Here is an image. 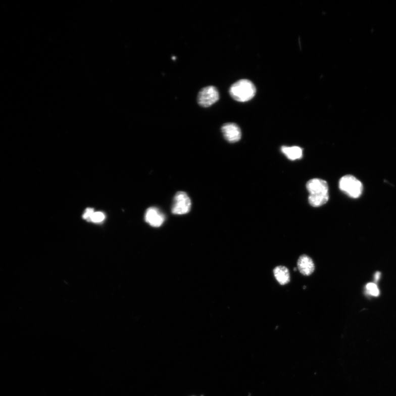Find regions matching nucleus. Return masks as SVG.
<instances>
[{"mask_svg": "<svg viewBox=\"0 0 396 396\" xmlns=\"http://www.w3.org/2000/svg\"><path fill=\"white\" fill-rule=\"evenodd\" d=\"M221 130L225 138L230 143L238 141L242 137L241 130L236 123H226L222 126Z\"/></svg>", "mask_w": 396, "mask_h": 396, "instance_id": "nucleus-5", "label": "nucleus"}, {"mask_svg": "<svg viewBox=\"0 0 396 396\" xmlns=\"http://www.w3.org/2000/svg\"><path fill=\"white\" fill-rule=\"evenodd\" d=\"M230 94L232 97L239 102H249L256 94L255 85L247 79H240L231 86Z\"/></svg>", "mask_w": 396, "mask_h": 396, "instance_id": "nucleus-1", "label": "nucleus"}, {"mask_svg": "<svg viewBox=\"0 0 396 396\" xmlns=\"http://www.w3.org/2000/svg\"><path fill=\"white\" fill-rule=\"evenodd\" d=\"M145 219L146 222L152 226L159 227L163 224L165 216L159 209L152 207L146 210Z\"/></svg>", "mask_w": 396, "mask_h": 396, "instance_id": "nucleus-6", "label": "nucleus"}, {"mask_svg": "<svg viewBox=\"0 0 396 396\" xmlns=\"http://www.w3.org/2000/svg\"><path fill=\"white\" fill-rule=\"evenodd\" d=\"M105 219V215L102 212H94L90 219V221L94 223H101Z\"/></svg>", "mask_w": 396, "mask_h": 396, "instance_id": "nucleus-13", "label": "nucleus"}, {"mask_svg": "<svg viewBox=\"0 0 396 396\" xmlns=\"http://www.w3.org/2000/svg\"><path fill=\"white\" fill-rule=\"evenodd\" d=\"M191 205L190 199L187 193L179 191L174 197L172 212L175 215L186 214L190 212Z\"/></svg>", "mask_w": 396, "mask_h": 396, "instance_id": "nucleus-4", "label": "nucleus"}, {"mask_svg": "<svg viewBox=\"0 0 396 396\" xmlns=\"http://www.w3.org/2000/svg\"><path fill=\"white\" fill-rule=\"evenodd\" d=\"M274 274L277 282L281 285H285L290 281V275L288 269L283 266H278L274 270Z\"/></svg>", "mask_w": 396, "mask_h": 396, "instance_id": "nucleus-9", "label": "nucleus"}, {"mask_svg": "<svg viewBox=\"0 0 396 396\" xmlns=\"http://www.w3.org/2000/svg\"><path fill=\"white\" fill-rule=\"evenodd\" d=\"M339 187L343 192L353 198L360 197L363 189L362 182L352 175L342 177L340 179Z\"/></svg>", "mask_w": 396, "mask_h": 396, "instance_id": "nucleus-2", "label": "nucleus"}, {"mask_svg": "<svg viewBox=\"0 0 396 396\" xmlns=\"http://www.w3.org/2000/svg\"><path fill=\"white\" fill-rule=\"evenodd\" d=\"M380 275H381L380 272H376L374 276L376 281H377L380 279Z\"/></svg>", "mask_w": 396, "mask_h": 396, "instance_id": "nucleus-15", "label": "nucleus"}, {"mask_svg": "<svg viewBox=\"0 0 396 396\" xmlns=\"http://www.w3.org/2000/svg\"><path fill=\"white\" fill-rule=\"evenodd\" d=\"M219 97L217 88L214 86H208L200 91L197 96V103L202 107L208 108L217 102Z\"/></svg>", "mask_w": 396, "mask_h": 396, "instance_id": "nucleus-3", "label": "nucleus"}, {"mask_svg": "<svg viewBox=\"0 0 396 396\" xmlns=\"http://www.w3.org/2000/svg\"><path fill=\"white\" fill-rule=\"evenodd\" d=\"M329 199V193L310 194L308 198L309 204L314 207H319L324 205Z\"/></svg>", "mask_w": 396, "mask_h": 396, "instance_id": "nucleus-10", "label": "nucleus"}, {"mask_svg": "<svg viewBox=\"0 0 396 396\" xmlns=\"http://www.w3.org/2000/svg\"><path fill=\"white\" fill-rule=\"evenodd\" d=\"M94 213V210L92 208H88L86 209L83 216V218L84 220L90 221V219L92 214Z\"/></svg>", "mask_w": 396, "mask_h": 396, "instance_id": "nucleus-14", "label": "nucleus"}, {"mask_svg": "<svg viewBox=\"0 0 396 396\" xmlns=\"http://www.w3.org/2000/svg\"><path fill=\"white\" fill-rule=\"evenodd\" d=\"M366 289L368 293L371 295L377 296L380 294L379 289L374 283H369L367 284Z\"/></svg>", "mask_w": 396, "mask_h": 396, "instance_id": "nucleus-12", "label": "nucleus"}, {"mask_svg": "<svg viewBox=\"0 0 396 396\" xmlns=\"http://www.w3.org/2000/svg\"><path fill=\"white\" fill-rule=\"evenodd\" d=\"M297 265L301 273L305 276L311 275L315 270L313 260L307 255H302L300 257Z\"/></svg>", "mask_w": 396, "mask_h": 396, "instance_id": "nucleus-8", "label": "nucleus"}, {"mask_svg": "<svg viewBox=\"0 0 396 396\" xmlns=\"http://www.w3.org/2000/svg\"><path fill=\"white\" fill-rule=\"evenodd\" d=\"M282 152L290 160L300 159L303 156V151L299 146H283Z\"/></svg>", "mask_w": 396, "mask_h": 396, "instance_id": "nucleus-11", "label": "nucleus"}, {"mask_svg": "<svg viewBox=\"0 0 396 396\" xmlns=\"http://www.w3.org/2000/svg\"><path fill=\"white\" fill-rule=\"evenodd\" d=\"M307 189L310 194L329 193V185L323 179L314 178L307 183Z\"/></svg>", "mask_w": 396, "mask_h": 396, "instance_id": "nucleus-7", "label": "nucleus"}]
</instances>
